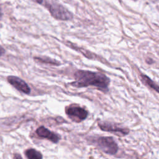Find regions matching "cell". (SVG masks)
<instances>
[{"instance_id": "6da1fadb", "label": "cell", "mask_w": 159, "mask_h": 159, "mask_svg": "<svg viewBox=\"0 0 159 159\" xmlns=\"http://www.w3.org/2000/svg\"><path fill=\"white\" fill-rule=\"evenodd\" d=\"M74 78L75 81L71 83L73 86L84 88L92 86L104 93L109 89L110 79L102 73L79 70L75 73Z\"/></svg>"}, {"instance_id": "7a4b0ae2", "label": "cell", "mask_w": 159, "mask_h": 159, "mask_svg": "<svg viewBox=\"0 0 159 159\" xmlns=\"http://www.w3.org/2000/svg\"><path fill=\"white\" fill-rule=\"evenodd\" d=\"M90 141L101 151L113 155L118 151V145L111 137H91Z\"/></svg>"}, {"instance_id": "3957f363", "label": "cell", "mask_w": 159, "mask_h": 159, "mask_svg": "<svg viewBox=\"0 0 159 159\" xmlns=\"http://www.w3.org/2000/svg\"><path fill=\"white\" fill-rule=\"evenodd\" d=\"M45 5L51 15L56 19L61 20H68L73 19V14L61 4L53 1L46 2Z\"/></svg>"}, {"instance_id": "277c9868", "label": "cell", "mask_w": 159, "mask_h": 159, "mask_svg": "<svg viewBox=\"0 0 159 159\" xmlns=\"http://www.w3.org/2000/svg\"><path fill=\"white\" fill-rule=\"evenodd\" d=\"M65 112L66 115L73 121L76 122H80L88 116V111L76 104H71L65 107Z\"/></svg>"}, {"instance_id": "5b68a950", "label": "cell", "mask_w": 159, "mask_h": 159, "mask_svg": "<svg viewBox=\"0 0 159 159\" xmlns=\"http://www.w3.org/2000/svg\"><path fill=\"white\" fill-rule=\"evenodd\" d=\"M98 126L102 130L115 134L120 137H124L129 133V130L128 129L123 127L116 123L106 121L99 122Z\"/></svg>"}, {"instance_id": "8992f818", "label": "cell", "mask_w": 159, "mask_h": 159, "mask_svg": "<svg viewBox=\"0 0 159 159\" xmlns=\"http://www.w3.org/2000/svg\"><path fill=\"white\" fill-rule=\"evenodd\" d=\"M8 82L18 91L25 94L30 93V88L29 85L21 78L16 76H9L7 78Z\"/></svg>"}, {"instance_id": "52a82bcc", "label": "cell", "mask_w": 159, "mask_h": 159, "mask_svg": "<svg viewBox=\"0 0 159 159\" xmlns=\"http://www.w3.org/2000/svg\"><path fill=\"white\" fill-rule=\"evenodd\" d=\"M36 134L37 135L42 138L47 139L51 141L53 143H58V141L61 139L60 136L53 132H51L48 129L45 128L43 126H40L36 130Z\"/></svg>"}, {"instance_id": "ba28073f", "label": "cell", "mask_w": 159, "mask_h": 159, "mask_svg": "<svg viewBox=\"0 0 159 159\" xmlns=\"http://www.w3.org/2000/svg\"><path fill=\"white\" fill-rule=\"evenodd\" d=\"M140 78L141 80L145 83L147 86H149L150 88L155 90L157 93H159V85L152 81L148 76L144 74H140Z\"/></svg>"}, {"instance_id": "9c48e42d", "label": "cell", "mask_w": 159, "mask_h": 159, "mask_svg": "<svg viewBox=\"0 0 159 159\" xmlns=\"http://www.w3.org/2000/svg\"><path fill=\"white\" fill-rule=\"evenodd\" d=\"M25 154L28 159H42V155L41 153L34 148L26 150Z\"/></svg>"}, {"instance_id": "30bf717a", "label": "cell", "mask_w": 159, "mask_h": 159, "mask_svg": "<svg viewBox=\"0 0 159 159\" xmlns=\"http://www.w3.org/2000/svg\"><path fill=\"white\" fill-rule=\"evenodd\" d=\"M35 59H36L39 61H41V62H43V63H50V64H53V65H57L58 64H60L58 63V61H57L55 60L50 59L48 58H43L37 57V58H35Z\"/></svg>"}, {"instance_id": "8fae6325", "label": "cell", "mask_w": 159, "mask_h": 159, "mask_svg": "<svg viewBox=\"0 0 159 159\" xmlns=\"http://www.w3.org/2000/svg\"><path fill=\"white\" fill-rule=\"evenodd\" d=\"M4 53H5L4 48L1 45H0V57L2 56L4 54Z\"/></svg>"}, {"instance_id": "7c38bea8", "label": "cell", "mask_w": 159, "mask_h": 159, "mask_svg": "<svg viewBox=\"0 0 159 159\" xmlns=\"http://www.w3.org/2000/svg\"><path fill=\"white\" fill-rule=\"evenodd\" d=\"M14 159H23L21 156L18 153H15L14 155Z\"/></svg>"}, {"instance_id": "4fadbf2b", "label": "cell", "mask_w": 159, "mask_h": 159, "mask_svg": "<svg viewBox=\"0 0 159 159\" xmlns=\"http://www.w3.org/2000/svg\"><path fill=\"white\" fill-rule=\"evenodd\" d=\"M35 1H36L38 3H39V4H42L43 0H35Z\"/></svg>"}, {"instance_id": "5bb4252c", "label": "cell", "mask_w": 159, "mask_h": 159, "mask_svg": "<svg viewBox=\"0 0 159 159\" xmlns=\"http://www.w3.org/2000/svg\"><path fill=\"white\" fill-rule=\"evenodd\" d=\"M2 16V11L1 9V8H0V19H1Z\"/></svg>"}]
</instances>
